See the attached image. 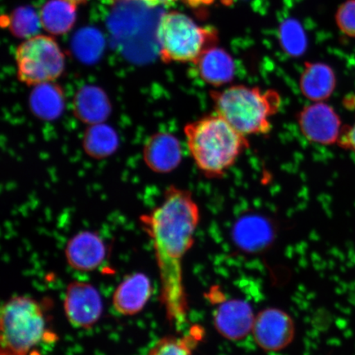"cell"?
Here are the masks:
<instances>
[{"label":"cell","instance_id":"obj_6","mask_svg":"<svg viewBox=\"0 0 355 355\" xmlns=\"http://www.w3.org/2000/svg\"><path fill=\"white\" fill-rule=\"evenodd\" d=\"M17 76L28 86L52 83L62 76L65 56L51 37L37 35L19 44L15 54Z\"/></svg>","mask_w":355,"mask_h":355},{"label":"cell","instance_id":"obj_23","mask_svg":"<svg viewBox=\"0 0 355 355\" xmlns=\"http://www.w3.org/2000/svg\"><path fill=\"white\" fill-rule=\"evenodd\" d=\"M190 4H192L193 6H202V4H204V6H207V4H210L214 0H188Z\"/></svg>","mask_w":355,"mask_h":355},{"label":"cell","instance_id":"obj_5","mask_svg":"<svg viewBox=\"0 0 355 355\" xmlns=\"http://www.w3.org/2000/svg\"><path fill=\"white\" fill-rule=\"evenodd\" d=\"M216 33L180 12L162 15L157 28L159 55L165 63H193L216 42Z\"/></svg>","mask_w":355,"mask_h":355},{"label":"cell","instance_id":"obj_20","mask_svg":"<svg viewBox=\"0 0 355 355\" xmlns=\"http://www.w3.org/2000/svg\"><path fill=\"white\" fill-rule=\"evenodd\" d=\"M336 21L341 32L355 38V0H347L341 4L336 12Z\"/></svg>","mask_w":355,"mask_h":355},{"label":"cell","instance_id":"obj_4","mask_svg":"<svg viewBox=\"0 0 355 355\" xmlns=\"http://www.w3.org/2000/svg\"><path fill=\"white\" fill-rule=\"evenodd\" d=\"M0 355H28L46 334V320L39 302L15 296L1 309Z\"/></svg>","mask_w":355,"mask_h":355},{"label":"cell","instance_id":"obj_8","mask_svg":"<svg viewBox=\"0 0 355 355\" xmlns=\"http://www.w3.org/2000/svg\"><path fill=\"white\" fill-rule=\"evenodd\" d=\"M67 319L74 327L87 329L99 321L103 311L100 293L87 282H71L64 301Z\"/></svg>","mask_w":355,"mask_h":355},{"label":"cell","instance_id":"obj_7","mask_svg":"<svg viewBox=\"0 0 355 355\" xmlns=\"http://www.w3.org/2000/svg\"><path fill=\"white\" fill-rule=\"evenodd\" d=\"M252 333L256 344L261 349L278 352L287 348L294 340L295 325L285 311L270 308L257 315Z\"/></svg>","mask_w":355,"mask_h":355},{"label":"cell","instance_id":"obj_3","mask_svg":"<svg viewBox=\"0 0 355 355\" xmlns=\"http://www.w3.org/2000/svg\"><path fill=\"white\" fill-rule=\"evenodd\" d=\"M211 97L216 113L247 137L272 131V118L282 104L276 91L244 85L211 91Z\"/></svg>","mask_w":355,"mask_h":355},{"label":"cell","instance_id":"obj_1","mask_svg":"<svg viewBox=\"0 0 355 355\" xmlns=\"http://www.w3.org/2000/svg\"><path fill=\"white\" fill-rule=\"evenodd\" d=\"M200 209L189 190L170 186L161 203L140 217L153 243L161 281V299L168 321L176 329L188 322L189 305L183 263L194 243Z\"/></svg>","mask_w":355,"mask_h":355},{"label":"cell","instance_id":"obj_18","mask_svg":"<svg viewBox=\"0 0 355 355\" xmlns=\"http://www.w3.org/2000/svg\"><path fill=\"white\" fill-rule=\"evenodd\" d=\"M42 26L40 16L29 8H21L13 13L10 28L13 34L21 38L37 35Z\"/></svg>","mask_w":355,"mask_h":355},{"label":"cell","instance_id":"obj_22","mask_svg":"<svg viewBox=\"0 0 355 355\" xmlns=\"http://www.w3.org/2000/svg\"><path fill=\"white\" fill-rule=\"evenodd\" d=\"M114 1H125V0H114ZM130 1H139L150 7H157L171 3L176 1V0H130Z\"/></svg>","mask_w":355,"mask_h":355},{"label":"cell","instance_id":"obj_11","mask_svg":"<svg viewBox=\"0 0 355 355\" xmlns=\"http://www.w3.org/2000/svg\"><path fill=\"white\" fill-rule=\"evenodd\" d=\"M106 247L95 232H82L70 239L65 248L67 263L78 272H92L103 263Z\"/></svg>","mask_w":355,"mask_h":355},{"label":"cell","instance_id":"obj_17","mask_svg":"<svg viewBox=\"0 0 355 355\" xmlns=\"http://www.w3.org/2000/svg\"><path fill=\"white\" fill-rule=\"evenodd\" d=\"M204 336V328L194 325L184 334L163 337L146 355H193L195 349L202 343Z\"/></svg>","mask_w":355,"mask_h":355},{"label":"cell","instance_id":"obj_12","mask_svg":"<svg viewBox=\"0 0 355 355\" xmlns=\"http://www.w3.org/2000/svg\"><path fill=\"white\" fill-rule=\"evenodd\" d=\"M153 294L150 279L144 274L136 273L119 284L113 295V306L123 316H133L141 312Z\"/></svg>","mask_w":355,"mask_h":355},{"label":"cell","instance_id":"obj_21","mask_svg":"<svg viewBox=\"0 0 355 355\" xmlns=\"http://www.w3.org/2000/svg\"><path fill=\"white\" fill-rule=\"evenodd\" d=\"M338 144L341 148L352 150L355 153V122L341 132Z\"/></svg>","mask_w":355,"mask_h":355},{"label":"cell","instance_id":"obj_24","mask_svg":"<svg viewBox=\"0 0 355 355\" xmlns=\"http://www.w3.org/2000/svg\"><path fill=\"white\" fill-rule=\"evenodd\" d=\"M65 1H68L69 3L75 4V6H78V4L85 2L86 0H65Z\"/></svg>","mask_w":355,"mask_h":355},{"label":"cell","instance_id":"obj_19","mask_svg":"<svg viewBox=\"0 0 355 355\" xmlns=\"http://www.w3.org/2000/svg\"><path fill=\"white\" fill-rule=\"evenodd\" d=\"M281 39L282 46L288 53L299 55L306 46V38L301 26L298 22L288 20L282 26Z\"/></svg>","mask_w":355,"mask_h":355},{"label":"cell","instance_id":"obj_13","mask_svg":"<svg viewBox=\"0 0 355 355\" xmlns=\"http://www.w3.org/2000/svg\"><path fill=\"white\" fill-rule=\"evenodd\" d=\"M203 81L214 87L230 82L234 74V64L227 52L216 46L204 51L195 62Z\"/></svg>","mask_w":355,"mask_h":355},{"label":"cell","instance_id":"obj_15","mask_svg":"<svg viewBox=\"0 0 355 355\" xmlns=\"http://www.w3.org/2000/svg\"><path fill=\"white\" fill-rule=\"evenodd\" d=\"M145 158L154 171L167 172L174 170L181 159L179 141L166 133L157 135L146 146Z\"/></svg>","mask_w":355,"mask_h":355},{"label":"cell","instance_id":"obj_10","mask_svg":"<svg viewBox=\"0 0 355 355\" xmlns=\"http://www.w3.org/2000/svg\"><path fill=\"white\" fill-rule=\"evenodd\" d=\"M255 317L247 302L224 300L214 311V324L217 331L225 338L241 340L252 332Z\"/></svg>","mask_w":355,"mask_h":355},{"label":"cell","instance_id":"obj_2","mask_svg":"<svg viewBox=\"0 0 355 355\" xmlns=\"http://www.w3.org/2000/svg\"><path fill=\"white\" fill-rule=\"evenodd\" d=\"M184 133L195 165L210 179L223 176L250 148L247 137L216 113L186 124Z\"/></svg>","mask_w":355,"mask_h":355},{"label":"cell","instance_id":"obj_14","mask_svg":"<svg viewBox=\"0 0 355 355\" xmlns=\"http://www.w3.org/2000/svg\"><path fill=\"white\" fill-rule=\"evenodd\" d=\"M336 79L331 67L322 63H309L302 73L300 87L307 98L321 102L329 98L336 88Z\"/></svg>","mask_w":355,"mask_h":355},{"label":"cell","instance_id":"obj_9","mask_svg":"<svg viewBox=\"0 0 355 355\" xmlns=\"http://www.w3.org/2000/svg\"><path fill=\"white\" fill-rule=\"evenodd\" d=\"M299 123L303 135L318 144H334L343 132L338 114L322 101L306 106L299 115Z\"/></svg>","mask_w":355,"mask_h":355},{"label":"cell","instance_id":"obj_16","mask_svg":"<svg viewBox=\"0 0 355 355\" xmlns=\"http://www.w3.org/2000/svg\"><path fill=\"white\" fill-rule=\"evenodd\" d=\"M76 6L65 0H50L40 13L42 28L53 35H63L73 28Z\"/></svg>","mask_w":355,"mask_h":355}]
</instances>
